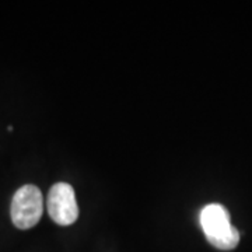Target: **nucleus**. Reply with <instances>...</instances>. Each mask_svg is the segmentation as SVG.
Returning a JSON list of instances; mask_svg holds the SVG:
<instances>
[{"mask_svg": "<svg viewBox=\"0 0 252 252\" xmlns=\"http://www.w3.org/2000/svg\"><path fill=\"white\" fill-rule=\"evenodd\" d=\"M44 212V198L38 187L24 185L14 193L10 207L11 221L20 230H28L39 221Z\"/></svg>", "mask_w": 252, "mask_h": 252, "instance_id": "2", "label": "nucleus"}, {"mask_svg": "<svg viewBox=\"0 0 252 252\" xmlns=\"http://www.w3.org/2000/svg\"><path fill=\"white\" fill-rule=\"evenodd\" d=\"M46 209L56 224L70 225L79 217V206L72 185L58 182L51 188L46 199Z\"/></svg>", "mask_w": 252, "mask_h": 252, "instance_id": "3", "label": "nucleus"}, {"mask_svg": "<svg viewBox=\"0 0 252 252\" xmlns=\"http://www.w3.org/2000/svg\"><path fill=\"white\" fill-rule=\"evenodd\" d=\"M199 221L209 244L217 250L230 251L240 243V233L231 224L230 213L223 205L210 203L203 207Z\"/></svg>", "mask_w": 252, "mask_h": 252, "instance_id": "1", "label": "nucleus"}]
</instances>
